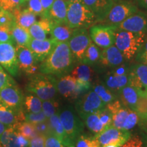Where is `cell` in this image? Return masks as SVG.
<instances>
[{"mask_svg": "<svg viewBox=\"0 0 147 147\" xmlns=\"http://www.w3.org/2000/svg\"><path fill=\"white\" fill-rule=\"evenodd\" d=\"M52 23L49 18L45 17L36 21L28 29L32 39L40 40L48 39V35H51Z\"/></svg>", "mask_w": 147, "mask_h": 147, "instance_id": "obj_22", "label": "cell"}, {"mask_svg": "<svg viewBox=\"0 0 147 147\" xmlns=\"http://www.w3.org/2000/svg\"><path fill=\"white\" fill-rule=\"evenodd\" d=\"M69 74L77 80L92 83L94 70L91 65L83 63H78L76 65L74 66Z\"/></svg>", "mask_w": 147, "mask_h": 147, "instance_id": "obj_29", "label": "cell"}, {"mask_svg": "<svg viewBox=\"0 0 147 147\" xmlns=\"http://www.w3.org/2000/svg\"><path fill=\"white\" fill-rule=\"evenodd\" d=\"M94 92L98 95L103 102L106 104L113 102L118 99V94L106 87L103 83H95L92 84V88Z\"/></svg>", "mask_w": 147, "mask_h": 147, "instance_id": "obj_33", "label": "cell"}, {"mask_svg": "<svg viewBox=\"0 0 147 147\" xmlns=\"http://www.w3.org/2000/svg\"><path fill=\"white\" fill-rule=\"evenodd\" d=\"M117 29L115 25L97 24L90 27L89 33L92 42L99 48L104 49L114 45Z\"/></svg>", "mask_w": 147, "mask_h": 147, "instance_id": "obj_7", "label": "cell"}, {"mask_svg": "<svg viewBox=\"0 0 147 147\" xmlns=\"http://www.w3.org/2000/svg\"><path fill=\"white\" fill-rule=\"evenodd\" d=\"M106 106L112 114V126L123 130L129 108L123 105L119 99L106 104Z\"/></svg>", "mask_w": 147, "mask_h": 147, "instance_id": "obj_20", "label": "cell"}, {"mask_svg": "<svg viewBox=\"0 0 147 147\" xmlns=\"http://www.w3.org/2000/svg\"><path fill=\"white\" fill-rule=\"evenodd\" d=\"M42 101L32 93L24 98V106L27 113H39L42 111Z\"/></svg>", "mask_w": 147, "mask_h": 147, "instance_id": "obj_35", "label": "cell"}, {"mask_svg": "<svg viewBox=\"0 0 147 147\" xmlns=\"http://www.w3.org/2000/svg\"><path fill=\"white\" fill-rule=\"evenodd\" d=\"M12 35L16 47H28L32 39L28 29L21 27L15 23L12 27Z\"/></svg>", "mask_w": 147, "mask_h": 147, "instance_id": "obj_30", "label": "cell"}, {"mask_svg": "<svg viewBox=\"0 0 147 147\" xmlns=\"http://www.w3.org/2000/svg\"><path fill=\"white\" fill-rule=\"evenodd\" d=\"M14 24V19L12 12L0 8V25L12 26Z\"/></svg>", "mask_w": 147, "mask_h": 147, "instance_id": "obj_48", "label": "cell"}, {"mask_svg": "<svg viewBox=\"0 0 147 147\" xmlns=\"http://www.w3.org/2000/svg\"><path fill=\"white\" fill-rule=\"evenodd\" d=\"M0 65L12 76L19 72L16 46L10 42H0Z\"/></svg>", "mask_w": 147, "mask_h": 147, "instance_id": "obj_11", "label": "cell"}, {"mask_svg": "<svg viewBox=\"0 0 147 147\" xmlns=\"http://www.w3.org/2000/svg\"><path fill=\"white\" fill-rule=\"evenodd\" d=\"M14 126L16 128V131L29 140L38 135L34 125L25 121L17 123L14 125Z\"/></svg>", "mask_w": 147, "mask_h": 147, "instance_id": "obj_36", "label": "cell"}, {"mask_svg": "<svg viewBox=\"0 0 147 147\" xmlns=\"http://www.w3.org/2000/svg\"><path fill=\"white\" fill-rule=\"evenodd\" d=\"M40 1H41L42 8H43L44 10V12H45V16H44V17L46 18L48 11H49V9L51 8V5H53L55 0H40Z\"/></svg>", "mask_w": 147, "mask_h": 147, "instance_id": "obj_54", "label": "cell"}, {"mask_svg": "<svg viewBox=\"0 0 147 147\" xmlns=\"http://www.w3.org/2000/svg\"><path fill=\"white\" fill-rule=\"evenodd\" d=\"M129 85L137 89L147 90V65L136 63L129 67Z\"/></svg>", "mask_w": 147, "mask_h": 147, "instance_id": "obj_15", "label": "cell"}, {"mask_svg": "<svg viewBox=\"0 0 147 147\" xmlns=\"http://www.w3.org/2000/svg\"><path fill=\"white\" fill-rule=\"evenodd\" d=\"M24 3V0H0V8L12 12Z\"/></svg>", "mask_w": 147, "mask_h": 147, "instance_id": "obj_43", "label": "cell"}, {"mask_svg": "<svg viewBox=\"0 0 147 147\" xmlns=\"http://www.w3.org/2000/svg\"><path fill=\"white\" fill-rule=\"evenodd\" d=\"M75 147H100L93 136L81 134L74 143Z\"/></svg>", "mask_w": 147, "mask_h": 147, "instance_id": "obj_39", "label": "cell"}, {"mask_svg": "<svg viewBox=\"0 0 147 147\" xmlns=\"http://www.w3.org/2000/svg\"><path fill=\"white\" fill-rule=\"evenodd\" d=\"M74 29L69 27L67 23H53L51 31V38L56 42H67Z\"/></svg>", "mask_w": 147, "mask_h": 147, "instance_id": "obj_26", "label": "cell"}, {"mask_svg": "<svg viewBox=\"0 0 147 147\" xmlns=\"http://www.w3.org/2000/svg\"><path fill=\"white\" fill-rule=\"evenodd\" d=\"M69 1H82V0H67Z\"/></svg>", "mask_w": 147, "mask_h": 147, "instance_id": "obj_60", "label": "cell"}, {"mask_svg": "<svg viewBox=\"0 0 147 147\" xmlns=\"http://www.w3.org/2000/svg\"><path fill=\"white\" fill-rule=\"evenodd\" d=\"M7 127H8V126H6L5 125L0 122V137H1V136L2 135L5 130L6 129Z\"/></svg>", "mask_w": 147, "mask_h": 147, "instance_id": "obj_57", "label": "cell"}, {"mask_svg": "<svg viewBox=\"0 0 147 147\" xmlns=\"http://www.w3.org/2000/svg\"><path fill=\"white\" fill-rule=\"evenodd\" d=\"M82 1L94 14L96 23L98 24L107 16L115 4L114 0H82Z\"/></svg>", "mask_w": 147, "mask_h": 147, "instance_id": "obj_19", "label": "cell"}, {"mask_svg": "<svg viewBox=\"0 0 147 147\" xmlns=\"http://www.w3.org/2000/svg\"><path fill=\"white\" fill-rule=\"evenodd\" d=\"M125 58L121 51L113 45L101 51L99 63L104 67H116L125 62Z\"/></svg>", "mask_w": 147, "mask_h": 147, "instance_id": "obj_18", "label": "cell"}, {"mask_svg": "<svg viewBox=\"0 0 147 147\" xmlns=\"http://www.w3.org/2000/svg\"><path fill=\"white\" fill-rule=\"evenodd\" d=\"M66 22L71 29H87L96 24V18L82 1H68Z\"/></svg>", "mask_w": 147, "mask_h": 147, "instance_id": "obj_4", "label": "cell"}, {"mask_svg": "<svg viewBox=\"0 0 147 147\" xmlns=\"http://www.w3.org/2000/svg\"><path fill=\"white\" fill-rule=\"evenodd\" d=\"M91 42V39L87 29L80 28L74 30L67 44L75 61L81 63L84 53Z\"/></svg>", "mask_w": 147, "mask_h": 147, "instance_id": "obj_8", "label": "cell"}, {"mask_svg": "<svg viewBox=\"0 0 147 147\" xmlns=\"http://www.w3.org/2000/svg\"><path fill=\"white\" fill-rule=\"evenodd\" d=\"M102 147H121L118 146V145H114V144H109V145H106V146H102Z\"/></svg>", "mask_w": 147, "mask_h": 147, "instance_id": "obj_58", "label": "cell"}, {"mask_svg": "<svg viewBox=\"0 0 147 147\" xmlns=\"http://www.w3.org/2000/svg\"><path fill=\"white\" fill-rule=\"evenodd\" d=\"M58 115L66 135L71 144L74 145L75 141L84 130L83 121L71 107L63 108L58 112Z\"/></svg>", "mask_w": 147, "mask_h": 147, "instance_id": "obj_5", "label": "cell"}, {"mask_svg": "<svg viewBox=\"0 0 147 147\" xmlns=\"http://www.w3.org/2000/svg\"><path fill=\"white\" fill-rule=\"evenodd\" d=\"M12 14L14 16V23L26 29H29L36 22L37 16L25 8L23 4L16 8Z\"/></svg>", "mask_w": 147, "mask_h": 147, "instance_id": "obj_23", "label": "cell"}, {"mask_svg": "<svg viewBox=\"0 0 147 147\" xmlns=\"http://www.w3.org/2000/svg\"><path fill=\"white\" fill-rule=\"evenodd\" d=\"M47 120L43 112L39 113H27L25 115V121L32 124H36Z\"/></svg>", "mask_w": 147, "mask_h": 147, "instance_id": "obj_45", "label": "cell"}, {"mask_svg": "<svg viewBox=\"0 0 147 147\" xmlns=\"http://www.w3.org/2000/svg\"><path fill=\"white\" fill-rule=\"evenodd\" d=\"M146 38L147 34L143 33H134L117 29L114 45L121 51L125 59L131 61L135 57Z\"/></svg>", "mask_w": 147, "mask_h": 147, "instance_id": "obj_2", "label": "cell"}, {"mask_svg": "<svg viewBox=\"0 0 147 147\" xmlns=\"http://www.w3.org/2000/svg\"><path fill=\"white\" fill-rule=\"evenodd\" d=\"M64 147H75L74 145H67V146H65Z\"/></svg>", "mask_w": 147, "mask_h": 147, "instance_id": "obj_61", "label": "cell"}, {"mask_svg": "<svg viewBox=\"0 0 147 147\" xmlns=\"http://www.w3.org/2000/svg\"><path fill=\"white\" fill-rule=\"evenodd\" d=\"M59 103L52 99V100L42 101V111L45 114L47 119L58 113Z\"/></svg>", "mask_w": 147, "mask_h": 147, "instance_id": "obj_38", "label": "cell"}, {"mask_svg": "<svg viewBox=\"0 0 147 147\" xmlns=\"http://www.w3.org/2000/svg\"><path fill=\"white\" fill-rule=\"evenodd\" d=\"M67 7V0H55L51 8L48 11L46 18H49L52 23H67L66 17Z\"/></svg>", "mask_w": 147, "mask_h": 147, "instance_id": "obj_21", "label": "cell"}, {"mask_svg": "<svg viewBox=\"0 0 147 147\" xmlns=\"http://www.w3.org/2000/svg\"><path fill=\"white\" fill-rule=\"evenodd\" d=\"M81 119L83 121L84 125L94 135L100 134L106 129L105 127L100 120L97 112L85 115Z\"/></svg>", "mask_w": 147, "mask_h": 147, "instance_id": "obj_31", "label": "cell"}, {"mask_svg": "<svg viewBox=\"0 0 147 147\" xmlns=\"http://www.w3.org/2000/svg\"><path fill=\"white\" fill-rule=\"evenodd\" d=\"M121 147H147V142L139 135H131L130 138Z\"/></svg>", "mask_w": 147, "mask_h": 147, "instance_id": "obj_42", "label": "cell"}, {"mask_svg": "<svg viewBox=\"0 0 147 147\" xmlns=\"http://www.w3.org/2000/svg\"><path fill=\"white\" fill-rule=\"evenodd\" d=\"M131 135L129 131L119 129L111 125L101 133L94 135L93 137L100 147L109 144L121 146L130 138Z\"/></svg>", "mask_w": 147, "mask_h": 147, "instance_id": "obj_9", "label": "cell"}, {"mask_svg": "<svg viewBox=\"0 0 147 147\" xmlns=\"http://www.w3.org/2000/svg\"><path fill=\"white\" fill-rule=\"evenodd\" d=\"M45 136L38 134L29 139V147H45Z\"/></svg>", "mask_w": 147, "mask_h": 147, "instance_id": "obj_52", "label": "cell"}, {"mask_svg": "<svg viewBox=\"0 0 147 147\" xmlns=\"http://www.w3.org/2000/svg\"><path fill=\"white\" fill-rule=\"evenodd\" d=\"M57 79L52 75L36 73L32 75L26 85V90L42 101L52 100L57 93Z\"/></svg>", "mask_w": 147, "mask_h": 147, "instance_id": "obj_3", "label": "cell"}, {"mask_svg": "<svg viewBox=\"0 0 147 147\" xmlns=\"http://www.w3.org/2000/svg\"><path fill=\"white\" fill-rule=\"evenodd\" d=\"M140 89L127 85L118 92V99L122 104L131 110H134L139 98Z\"/></svg>", "mask_w": 147, "mask_h": 147, "instance_id": "obj_24", "label": "cell"}, {"mask_svg": "<svg viewBox=\"0 0 147 147\" xmlns=\"http://www.w3.org/2000/svg\"><path fill=\"white\" fill-rule=\"evenodd\" d=\"M12 27L0 25V42H10L14 45L12 35Z\"/></svg>", "mask_w": 147, "mask_h": 147, "instance_id": "obj_44", "label": "cell"}, {"mask_svg": "<svg viewBox=\"0 0 147 147\" xmlns=\"http://www.w3.org/2000/svg\"><path fill=\"white\" fill-rule=\"evenodd\" d=\"M16 83L14 79L10 76H9L8 73L5 72L4 69L0 65V91L3 87H6L11 84Z\"/></svg>", "mask_w": 147, "mask_h": 147, "instance_id": "obj_49", "label": "cell"}, {"mask_svg": "<svg viewBox=\"0 0 147 147\" xmlns=\"http://www.w3.org/2000/svg\"><path fill=\"white\" fill-rule=\"evenodd\" d=\"M56 44L51 38L43 40L32 39L27 47L32 53L37 63H41L50 54Z\"/></svg>", "mask_w": 147, "mask_h": 147, "instance_id": "obj_16", "label": "cell"}, {"mask_svg": "<svg viewBox=\"0 0 147 147\" xmlns=\"http://www.w3.org/2000/svg\"><path fill=\"white\" fill-rule=\"evenodd\" d=\"M106 106L93 90H89L78 99L76 110L80 119L89 114L95 113Z\"/></svg>", "mask_w": 147, "mask_h": 147, "instance_id": "obj_10", "label": "cell"}, {"mask_svg": "<svg viewBox=\"0 0 147 147\" xmlns=\"http://www.w3.org/2000/svg\"><path fill=\"white\" fill-rule=\"evenodd\" d=\"M144 92L146 93V94L147 95V90H144Z\"/></svg>", "mask_w": 147, "mask_h": 147, "instance_id": "obj_62", "label": "cell"}, {"mask_svg": "<svg viewBox=\"0 0 147 147\" xmlns=\"http://www.w3.org/2000/svg\"><path fill=\"white\" fill-rule=\"evenodd\" d=\"M27 1V0H24V1H25H25Z\"/></svg>", "mask_w": 147, "mask_h": 147, "instance_id": "obj_63", "label": "cell"}, {"mask_svg": "<svg viewBox=\"0 0 147 147\" xmlns=\"http://www.w3.org/2000/svg\"><path fill=\"white\" fill-rule=\"evenodd\" d=\"M63 143L58 138L52 134H48L45 136V147H64Z\"/></svg>", "mask_w": 147, "mask_h": 147, "instance_id": "obj_50", "label": "cell"}, {"mask_svg": "<svg viewBox=\"0 0 147 147\" xmlns=\"http://www.w3.org/2000/svg\"><path fill=\"white\" fill-rule=\"evenodd\" d=\"M101 56V51L100 48L95 45L93 42H90L89 47L84 53L83 59L81 63L93 65L99 63Z\"/></svg>", "mask_w": 147, "mask_h": 147, "instance_id": "obj_34", "label": "cell"}, {"mask_svg": "<svg viewBox=\"0 0 147 147\" xmlns=\"http://www.w3.org/2000/svg\"><path fill=\"white\" fill-rule=\"evenodd\" d=\"M0 103L14 111H23L24 97L16 83L9 84L0 91Z\"/></svg>", "mask_w": 147, "mask_h": 147, "instance_id": "obj_12", "label": "cell"}, {"mask_svg": "<svg viewBox=\"0 0 147 147\" xmlns=\"http://www.w3.org/2000/svg\"><path fill=\"white\" fill-rule=\"evenodd\" d=\"M131 1V0H114L115 3L118 2V1Z\"/></svg>", "mask_w": 147, "mask_h": 147, "instance_id": "obj_59", "label": "cell"}, {"mask_svg": "<svg viewBox=\"0 0 147 147\" xmlns=\"http://www.w3.org/2000/svg\"><path fill=\"white\" fill-rule=\"evenodd\" d=\"M34 125L35 129H36V131L37 133H38V134H40V135L46 136L48 134H51L50 129H49V125L47 122V120L43 121V122H40L38 123L34 124Z\"/></svg>", "mask_w": 147, "mask_h": 147, "instance_id": "obj_51", "label": "cell"}, {"mask_svg": "<svg viewBox=\"0 0 147 147\" xmlns=\"http://www.w3.org/2000/svg\"><path fill=\"white\" fill-rule=\"evenodd\" d=\"M139 121L140 117L136 112L129 108L127 117L125 122L124 123L123 130L129 131V130H131L135 127L137 124L139 123Z\"/></svg>", "mask_w": 147, "mask_h": 147, "instance_id": "obj_41", "label": "cell"}, {"mask_svg": "<svg viewBox=\"0 0 147 147\" xmlns=\"http://www.w3.org/2000/svg\"><path fill=\"white\" fill-rule=\"evenodd\" d=\"M0 147H21L18 137V131L14 125L6 128L0 137Z\"/></svg>", "mask_w": 147, "mask_h": 147, "instance_id": "obj_32", "label": "cell"}, {"mask_svg": "<svg viewBox=\"0 0 147 147\" xmlns=\"http://www.w3.org/2000/svg\"><path fill=\"white\" fill-rule=\"evenodd\" d=\"M47 122L49 123V129H50L51 134L54 135L61 141L64 146L67 145H73L71 144L70 141L66 135L64 129L61 123L58 113L55 114L52 117L47 119Z\"/></svg>", "mask_w": 147, "mask_h": 147, "instance_id": "obj_27", "label": "cell"}, {"mask_svg": "<svg viewBox=\"0 0 147 147\" xmlns=\"http://www.w3.org/2000/svg\"><path fill=\"white\" fill-rule=\"evenodd\" d=\"M97 113H98L99 117H100L102 124L104 125L106 129L108 128L112 125V123H113V117H112L111 113L106 108V106L103 108L102 109L98 110Z\"/></svg>", "mask_w": 147, "mask_h": 147, "instance_id": "obj_46", "label": "cell"}, {"mask_svg": "<svg viewBox=\"0 0 147 147\" xmlns=\"http://www.w3.org/2000/svg\"><path fill=\"white\" fill-rule=\"evenodd\" d=\"M16 55L19 70L32 76L39 71V66L35 60L32 53L27 47H16Z\"/></svg>", "mask_w": 147, "mask_h": 147, "instance_id": "obj_14", "label": "cell"}, {"mask_svg": "<svg viewBox=\"0 0 147 147\" xmlns=\"http://www.w3.org/2000/svg\"><path fill=\"white\" fill-rule=\"evenodd\" d=\"M138 10L137 5L132 1H121L115 3L111 10L100 23L117 25Z\"/></svg>", "mask_w": 147, "mask_h": 147, "instance_id": "obj_6", "label": "cell"}, {"mask_svg": "<svg viewBox=\"0 0 147 147\" xmlns=\"http://www.w3.org/2000/svg\"><path fill=\"white\" fill-rule=\"evenodd\" d=\"M134 59L136 63H144L147 65V38L142 45L141 46L140 49L138 51Z\"/></svg>", "mask_w": 147, "mask_h": 147, "instance_id": "obj_47", "label": "cell"}, {"mask_svg": "<svg viewBox=\"0 0 147 147\" xmlns=\"http://www.w3.org/2000/svg\"><path fill=\"white\" fill-rule=\"evenodd\" d=\"M117 27L128 32L147 34V14L138 10L117 25Z\"/></svg>", "mask_w": 147, "mask_h": 147, "instance_id": "obj_13", "label": "cell"}, {"mask_svg": "<svg viewBox=\"0 0 147 147\" xmlns=\"http://www.w3.org/2000/svg\"><path fill=\"white\" fill-rule=\"evenodd\" d=\"M23 5L36 16H40L41 18L45 16V12L40 0H27L23 3Z\"/></svg>", "mask_w": 147, "mask_h": 147, "instance_id": "obj_40", "label": "cell"}, {"mask_svg": "<svg viewBox=\"0 0 147 147\" xmlns=\"http://www.w3.org/2000/svg\"><path fill=\"white\" fill-rule=\"evenodd\" d=\"M128 74L117 75L109 71L104 77L103 84L111 91L118 93L121 89L128 85Z\"/></svg>", "mask_w": 147, "mask_h": 147, "instance_id": "obj_28", "label": "cell"}, {"mask_svg": "<svg viewBox=\"0 0 147 147\" xmlns=\"http://www.w3.org/2000/svg\"><path fill=\"white\" fill-rule=\"evenodd\" d=\"M129 66L125 63H123L120 65L114 67V69L110 72L117 75H126L129 73Z\"/></svg>", "mask_w": 147, "mask_h": 147, "instance_id": "obj_53", "label": "cell"}, {"mask_svg": "<svg viewBox=\"0 0 147 147\" xmlns=\"http://www.w3.org/2000/svg\"><path fill=\"white\" fill-rule=\"evenodd\" d=\"M75 62L67 42L57 43L50 54L40 64L39 71L60 76L70 72Z\"/></svg>", "mask_w": 147, "mask_h": 147, "instance_id": "obj_1", "label": "cell"}, {"mask_svg": "<svg viewBox=\"0 0 147 147\" xmlns=\"http://www.w3.org/2000/svg\"><path fill=\"white\" fill-rule=\"evenodd\" d=\"M25 115L24 110L20 112L14 111L0 103V122L6 126H12L17 123L24 121Z\"/></svg>", "mask_w": 147, "mask_h": 147, "instance_id": "obj_25", "label": "cell"}, {"mask_svg": "<svg viewBox=\"0 0 147 147\" xmlns=\"http://www.w3.org/2000/svg\"><path fill=\"white\" fill-rule=\"evenodd\" d=\"M139 125L144 131L147 134V118L140 120Z\"/></svg>", "mask_w": 147, "mask_h": 147, "instance_id": "obj_56", "label": "cell"}, {"mask_svg": "<svg viewBox=\"0 0 147 147\" xmlns=\"http://www.w3.org/2000/svg\"><path fill=\"white\" fill-rule=\"evenodd\" d=\"M56 86L57 92L65 98L76 100L77 80L69 74L57 76Z\"/></svg>", "mask_w": 147, "mask_h": 147, "instance_id": "obj_17", "label": "cell"}, {"mask_svg": "<svg viewBox=\"0 0 147 147\" xmlns=\"http://www.w3.org/2000/svg\"><path fill=\"white\" fill-rule=\"evenodd\" d=\"M136 5L145 10H147V0H135Z\"/></svg>", "mask_w": 147, "mask_h": 147, "instance_id": "obj_55", "label": "cell"}, {"mask_svg": "<svg viewBox=\"0 0 147 147\" xmlns=\"http://www.w3.org/2000/svg\"><path fill=\"white\" fill-rule=\"evenodd\" d=\"M134 110L138 115L140 120L147 118V95L144 91H140L139 98Z\"/></svg>", "mask_w": 147, "mask_h": 147, "instance_id": "obj_37", "label": "cell"}]
</instances>
